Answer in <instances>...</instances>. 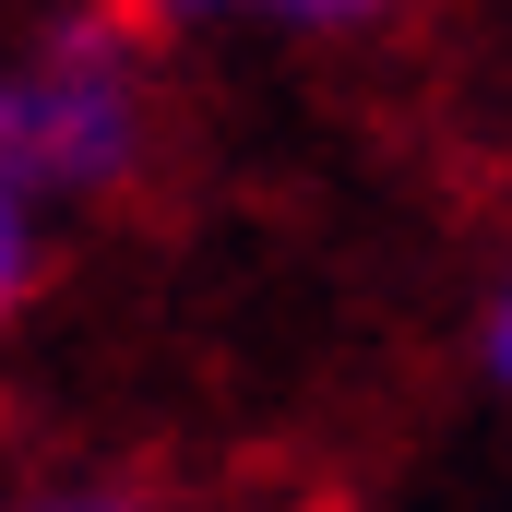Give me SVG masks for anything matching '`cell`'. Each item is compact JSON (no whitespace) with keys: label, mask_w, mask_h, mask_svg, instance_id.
<instances>
[{"label":"cell","mask_w":512,"mask_h":512,"mask_svg":"<svg viewBox=\"0 0 512 512\" xmlns=\"http://www.w3.org/2000/svg\"><path fill=\"white\" fill-rule=\"evenodd\" d=\"M155 143V84L120 12H48L0 48V179L24 203H108Z\"/></svg>","instance_id":"cell-1"},{"label":"cell","mask_w":512,"mask_h":512,"mask_svg":"<svg viewBox=\"0 0 512 512\" xmlns=\"http://www.w3.org/2000/svg\"><path fill=\"white\" fill-rule=\"evenodd\" d=\"M36 286H48V203H24V191L0 179V322H12Z\"/></svg>","instance_id":"cell-2"},{"label":"cell","mask_w":512,"mask_h":512,"mask_svg":"<svg viewBox=\"0 0 512 512\" xmlns=\"http://www.w3.org/2000/svg\"><path fill=\"white\" fill-rule=\"evenodd\" d=\"M215 12H251L274 36H358V24H382L393 0H215Z\"/></svg>","instance_id":"cell-3"},{"label":"cell","mask_w":512,"mask_h":512,"mask_svg":"<svg viewBox=\"0 0 512 512\" xmlns=\"http://www.w3.org/2000/svg\"><path fill=\"white\" fill-rule=\"evenodd\" d=\"M477 370L501 382V405H512V274L489 286V322H477Z\"/></svg>","instance_id":"cell-4"},{"label":"cell","mask_w":512,"mask_h":512,"mask_svg":"<svg viewBox=\"0 0 512 512\" xmlns=\"http://www.w3.org/2000/svg\"><path fill=\"white\" fill-rule=\"evenodd\" d=\"M12 512H143V501H108V489H48V501H12Z\"/></svg>","instance_id":"cell-5"}]
</instances>
